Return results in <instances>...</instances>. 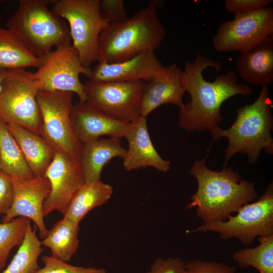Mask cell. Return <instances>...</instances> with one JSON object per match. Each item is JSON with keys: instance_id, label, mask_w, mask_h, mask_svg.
I'll return each mask as SVG.
<instances>
[{"instance_id": "1", "label": "cell", "mask_w": 273, "mask_h": 273, "mask_svg": "<svg viewBox=\"0 0 273 273\" xmlns=\"http://www.w3.org/2000/svg\"><path fill=\"white\" fill-rule=\"evenodd\" d=\"M221 62H215L198 53L193 62L187 61L183 70V79L186 92L191 101L179 108L178 125L187 131L206 130L212 136L220 128L222 121L221 105L237 95L248 96L253 89L244 83H239L236 73L229 71L218 76L212 82L206 80L203 72L209 67L219 71Z\"/></svg>"}, {"instance_id": "7", "label": "cell", "mask_w": 273, "mask_h": 273, "mask_svg": "<svg viewBox=\"0 0 273 273\" xmlns=\"http://www.w3.org/2000/svg\"><path fill=\"white\" fill-rule=\"evenodd\" d=\"M236 213L224 221L203 223L189 232H215L221 239L236 238L244 245L252 244L259 237L273 234L272 183L257 200L244 205Z\"/></svg>"}, {"instance_id": "5", "label": "cell", "mask_w": 273, "mask_h": 273, "mask_svg": "<svg viewBox=\"0 0 273 273\" xmlns=\"http://www.w3.org/2000/svg\"><path fill=\"white\" fill-rule=\"evenodd\" d=\"M7 27L39 58L54 47L72 44L68 24L50 9L47 1L20 0Z\"/></svg>"}, {"instance_id": "17", "label": "cell", "mask_w": 273, "mask_h": 273, "mask_svg": "<svg viewBox=\"0 0 273 273\" xmlns=\"http://www.w3.org/2000/svg\"><path fill=\"white\" fill-rule=\"evenodd\" d=\"M124 138L128 144L123 165L127 171L152 167L162 172L170 168V162L163 159L154 147L147 127V118L140 116L131 123Z\"/></svg>"}, {"instance_id": "11", "label": "cell", "mask_w": 273, "mask_h": 273, "mask_svg": "<svg viewBox=\"0 0 273 273\" xmlns=\"http://www.w3.org/2000/svg\"><path fill=\"white\" fill-rule=\"evenodd\" d=\"M273 36V9L270 6L235 15L221 24L213 39L220 53H242Z\"/></svg>"}, {"instance_id": "36", "label": "cell", "mask_w": 273, "mask_h": 273, "mask_svg": "<svg viewBox=\"0 0 273 273\" xmlns=\"http://www.w3.org/2000/svg\"><path fill=\"white\" fill-rule=\"evenodd\" d=\"M0 169H1V156H0Z\"/></svg>"}, {"instance_id": "10", "label": "cell", "mask_w": 273, "mask_h": 273, "mask_svg": "<svg viewBox=\"0 0 273 273\" xmlns=\"http://www.w3.org/2000/svg\"><path fill=\"white\" fill-rule=\"evenodd\" d=\"M41 59L42 65L34 73L39 90L70 92L76 94L79 101H86L80 74L89 77L92 69L82 64L72 44L55 48Z\"/></svg>"}, {"instance_id": "14", "label": "cell", "mask_w": 273, "mask_h": 273, "mask_svg": "<svg viewBox=\"0 0 273 273\" xmlns=\"http://www.w3.org/2000/svg\"><path fill=\"white\" fill-rule=\"evenodd\" d=\"M13 200L8 211L4 215L2 222L23 217L32 221L39 231V235L44 239L47 230L43 220V205L50 191L49 180L43 176L18 179L12 178Z\"/></svg>"}, {"instance_id": "35", "label": "cell", "mask_w": 273, "mask_h": 273, "mask_svg": "<svg viewBox=\"0 0 273 273\" xmlns=\"http://www.w3.org/2000/svg\"><path fill=\"white\" fill-rule=\"evenodd\" d=\"M8 70L0 69V94L4 88V82L8 75Z\"/></svg>"}, {"instance_id": "34", "label": "cell", "mask_w": 273, "mask_h": 273, "mask_svg": "<svg viewBox=\"0 0 273 273\" xmlns=\"http://www.w3.org/2000/svg\"><path fill=\"white\" fill-rule=\"evenodd\" d=\"M185 262L179 258L157 257L146 273H184Z\"/></svg>"}, {"instance_id": "31", "label": "cell", "mask_w": 273, "mask_h": 273, "mask_svg": "<svg viewBox=\"0 0 273 273\" xmlns=\"http://www.w3.org/2000/svg\"><path fill=\"white\" fill-rule=\"evenodd\" d=\"M100 7L101 14L109 25L123 21L128 18L123 0H102Z\"/></svg>"}, {"instance_id": "26", "label": "cell", "mask_w": 273, "mask_h": 273, "mask_svg": "<svg viewBox=\"0 0 273 273\" xmlns=\"http://www.w3.org/2000/svg\"><path fill=\"white\" fill-rule=\"evenodd\" d=\"M36 229L28 222L23 241L11 262L2 273H35L38 270V259L43 251Z\"/></svg>"}, {"instance_id": "12", "label": "cell", "mask_w": 273, "mask_h": 273, "mask_svg": "<svg viewBox=\"0 0 273 273\" xmlns=\"http://www.w3.org/2000/svg\"><path fill=\"white\" fill-rule=\"evenodd\" d=\"M144 81L88 80L84 85L86 102L110 116L127 123L141 116L140 104Z\"/></svg>"}, {"instance_id": "29", "label": "cell", "mask_w": 273, "mask_h": 273, "mask_svg": "<svg viewBox=\"0 0 273 273\" xmlns=\"http://www.w3.org/2000/svg\"><path fill=\"white\" fill-rule=\"evenodd\" d=\"M41 260L44 266L35 273H106L101 267L74 266L52 256H44Z\"/></svg>"}, {"instance_id": "13", "label": "cell", "mask_w": 273, "mask_h": 273, "mask_svg": "<svg viewBox=\"0 0 273 273\" xmlns=\"http://www.w3.org/2000/svg\"><path fill=\"white\" fill-rule=\"evenodd\" d=\"M43 176L49 180L51 188L43 205V216L54 210L64 216L75 194L85 183L79 161L61 150L55 149Z\"/></svg>"}, {"instance_id": "8", "label": "cell", "mask_w": 273, "mask_h": 273, "mask_svg": "<svg viewBox=\"0 0 273 273\" xmlns=\"http://www.w3.org/2000/svg\"><path fill=\"white\" fill-rule=\"evenodd\" d=\"M39 90L32 73L24 69L8 70L0 94V119L41 136L42 118L36 97Z\"/></svg>"}, {"instance_id": "32", "label": "cell", "mask_w": 273, "mask_h": 273, "mask_svg": "<svg viewBox=\"0 0 273 273\" xmlns=\"http://www.w3.org/2000/svg\"><path fill=\"white\" fill-rule=\"evenodd\" d=\"M272 2V0H226L224 8L226 11L238 15L267 7Z\"/></svg>"}, {"instance_id": "3", "label": "cell", "mask_w": 273, "mask_h": 273, "mask_svg": "<svg viewBox=\"0 0 273 273\" xmlns=\"http://www.w3.org/2000/svg\"><path fill=\"white\" fill-rule=\"evenodd\" d=\"M156 8L151 2L131 17L108 25L99 38L97 61L122 62L158 48L166 32Z\"/></svg>"}, {"instance_id": "24", "label": "cell", "mask_w": 273, "mask_h": 273, "mask_svg": "<svg viewBox=\"0 0 273 273\" xmlns=\"http://www.w3.org/2000/svg\"><path fill=\"white\" fill-rule=\"evenodd\" d=\"M78 232L79 223L63 216L49 231L41 245L51 250L53 257L68 262L78 247Z\"/></svg>"}, {"instance_id": "28", "label": "cell", "mask_w": 273, "mask_h": 273, "mask_svg": "<svg viewBox=\"0 0 273 273\" xmlns=\"http://www.w3.org/2000/svg\"><path fill=\"white\" fill-rule=\"evenodd\" d=\"M30 221L27 218L19 217L0 223V271L5 267L13 248L22 244Z\"/></svg>"}, {"instance_id": "15", "label": "cell", "mask_w": 273, "mask_h": 273, "mask_svg": "<svg viewBox=\"0 0 273 273\" xmlns=\"http://www.w3.org/2000/svg\"><path fill=\"white\" fill-rule=\"evenodd\" d=\"M186 92L183 70L176 64L161 66L154 76L143 83L141 116L146 117L155 109L164 104H173L180 108L184 105Z\"/></svg>"}, {"instance_id": "9", "label": "cell", "mask_w": 273, "mask_h": 273, "mask_svg": "<svg viewBox=\"0 0 273 273\" xmlns=\"http://www.w3.org/2000/svg\"><path fill=\"white\" fill-rule=\"evenodd\" d=\"M73 93L39 90L37 101L42 118L43 138L55 150L78 160L82 143L74 134L71 120Z\"/></svg>"}, {"instance_id": "16", "label": "cell", "mask_w": 273, "mask_h": 273, "mask_svg": "<svg viewBox=\"0 0 273 273\" xmlns=\"http://www.w3.org/2000/svg\"><path fill=\"white\" fill-rule=\"evenodd\" d=\"M71 120L74 134L82 144L105 135L123 138L131 124L110 116L86 101H79L73 105Z\"/></svg>"}, {"instance_id": "4", "label": "cell", "mask_w": 273, "mask_h": 273, "mask_svg": "<svg viewBox=\"0 0 273 273\" xmlns=\"http://www.w3.org/2000/svg\"><path fill=\"white\" fill-rule=\"evenodd\" d=\"M271 105L268 85L261 86L255 101L237 109V117L232 125L226 129L219 128L212 135L214 141L221 138L229 140L224 166L237 153L247 155L250 164L258 160L263 149L267 153L272 154Z\"/></svg>"}, {"instance_id": "25", "label": "cell", "mask_w": 273, "mask_h": 273, "mask_svg": "<svg viewBox=\"0 0 273 273\" xmlns=\"http://www.w3.org/2000/svg\"><path fill=\"white\" fill-rule=\"evenodd\" d=\"M1 169L12 178L24 179L34 176L7 123L0 119Z\"/></svg>"}, {"instance_id": "30", "label": "cell", "mask_w": 273, "mask_h": 273, "mask_svg": "<svg viewBox=\"0 0 273 273\" xmlns=\"http://www.w3.org/2000/svg\"><path fill=\"white\" fill-rule=\"evenodd\" d=\"M236 269L223 263L196 259L185 262L184 273H236Z\"/></svg>"}, {"instance_id": "18", "label": "cell", "mask_w": 273, "mask_h": 273, "mask_svg": "<svg viewBox=\"0 0 273 273\" xmlns=\"http://www.w3.org/2000/svg\"><path fill=\"white\" fill-rule=\"evenodd\" d=\"M161 66L154 52L147 51L122 62H98L92 69L89 79L98 81H148Z\"/></svg>"}, {"instance_id": "2", "label": "cell", "mask_w": 273, "mask_h": 273, "mask_svg": "<svg viewBox=\"0 0 273 273\" xmlns=\"http://www.w3.org/2000/svg\"><path fill=\"white\" fill-rule=\"evenodd\" d=\"M208 155L195 161L191 167L197 189L185 207H195L197 217L203 223L224 221L257 197L255 184L242 179L231 167L219 171L209 169L206 165Z\"/></svg>"}, {"instance_id": "33", "label": "cell", "mask_w": 273, "mask_h": 273, "mask_svg": "<svg viewBox=\"0 0 273 273\" xmlns=\"http://www.w3.org/2000/svg\"><path fill=\"white\" fill-rule=\"evenodd\" d=\"M12 176L0 169V215H5L10 209L13 200Z\"/></svg>"}, {"instance_id": "27", "label": "cell", "mask_w": 273, "mask_h": 273, "mask_svg": "<svg viewBox=\"0 0 273 273\" xmlns=\"http://www.w3.org/2000/svg\"><path fill=\"white\" fill-rule=\"evenodd\" d=\"M259 244L235 251L233 259L242 268L250 266L259 273H273V234L257 238Z\"/></svg>"}, {"instance_id": "21", "label": "cell", "mask_w": 273, "mask_h": 273, "mask_svg": "<svg viewBox=\"0 0 273 273\" xmlns=\"http://www.w3.org/2000/svg\"><path fill=\"white\" fill-rule=\"evenodd\" d=\"M7 126L15 139L34 176H43L55 150L40 135L14 124Z\"/></svg>"}, {"instance_id": "22", "label": "cell", "mask_w": 273, "mask_h": 273, "mask_svg": "<svg viewBox=\"0 0 273 273\" xmlns=\"http://www.w3.org/2000/svg\"><path fill=\"white\" fill-rule=\"evenodd\" d=\"M42 63L12 31L0 26V69H38Z\"/></svg>"}, {"instance_id": "19", "label": "cell", "mask_w": 273, "mask_h": 273, "mask_svg": "<svg viewBox=\"0 0 273 273\" xmlns=\"http://www.w3.org/2000/svg\"><path fill=\"white\" fill-rule=\"evenodd\" d=\"M126 153L118 138H99L82 143L78 161L85 183L101 180L103 168L113 158L123 159Z\"/></svg>"}, {"instance_id": "20", "label": "cell", "mask_w": 273, "mask_h": 273, "mask_svg": "<svg viewBox=\"0 0 273 273\" xmlns=\"http://www.w3.org/2000/svg\"><path fill=\"white\" fill-rule=\"evenodd\" d=\"M240 77L246 82L268 85L273 82V36L241 53L237 63Z\"/></svg>"}, {"instance_id": "23", "label": "cell", "mask_w": 273, "mask_h": 273, "mask_svg": "<svg viewBox=\"0 0 273 273\" xmlns=\"http://www.w3.org/2000/svg\"><path fill=\"white\" fill-rule=\"evenodd\" d=\"M113 192L112 187L101 180L85 183L75 194L63 216L79 223L91 210L106 203Z\"/></svg>"}, {"instance_id": "6", "label": "cell", "mask_w": 273, "mask_h": 273, "mask_svg": "<svg viewBox=\"0 0 273 273\" xmlns=\"http://www.w3.org/2000/svg\"><path fill=\"white\" fill-rule=\"evenodd\" d=\"M100 2V0L55 1L51 9L67 21L72 46L86 68L97 61L100 35L109 25L101 14Z\"/></svg>"}]
</instances>
